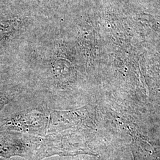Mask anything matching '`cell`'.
Wrapping results in <instances>:
<instances>
[{
	"instance_id": "obj_1",
	"label": "cell",
	"mask_w": 160,
	"mask_h": 160,
	"mask_svg": "<svg viewBox=\"0 0 160 160\" xmlns=\"http://www.w3.org/2000/svg\"><path fill=\"white\" fill-rule=\"evenodd\" d=\"M77 131H65L63 133H51L45 139L38 149L36 158L40 160L52 155L59 154L64 155L90 154L87 148H82L80 143H75V137Z\"/></svg>"
},
{
	"instance_id": "obj_2",
	"label": "cell",
	"mask_w": 160,
	"mask_h": 160,
	"mask_svg": "<svg viewBox=\"0 0 160 160\" xmlns=\"http://www.w3.org/2000/svg\"><path fill=\"white\" fill-rule=\"evenodd\" d=\"M19 94L17 86L13 85H0V113L6 106L15 100Z\"/></svg>"
},
{
	"instance_id": "obj_3",
	"label": "cell",
	"mask_w": 160,
	"mask_h": 160,
	"mask_svg": "<svg viewBox=\"0 0 160 160\" xmlns=\"http://www.w3.org/2000/svg\"><path fill=\"white\" fill-rule=\"evenodd\" d=\"M0 160H7L5 158H1V157H0Z\"/></svg>"
}]
</instances>
